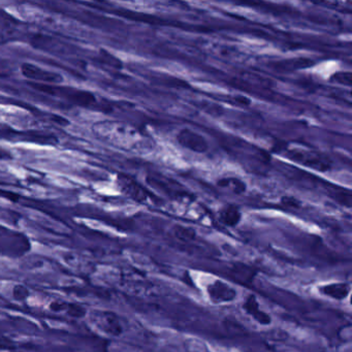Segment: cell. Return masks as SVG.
<instances>
[{"mask_svg": "<svg viewBox=\"0 0 352 352\" xmlns=\"http://www.w3.org/2000/svg\"><path fill=\"white\" fill-rule=\"evenodd\" d=\"M95 135L108 144L126 151H134L142 147L143 137L132 126L115 121H101L92 127Z\"/></svg>", "mask_w": 352, "mask_h": 352, "instance_id": "6da1fadb", "label": "cell"}, {"mask_svg": "<svg viewBox=\"0 0 352 352\" xmlns=\"http://www.w3.org/2000/svg\"><path fill=\"white\" fill-rule=\"evenodd\" d=\"M287 157L297 163L319 171H327L332 168V161L329 156L317 151L292 148L287 151Z\"/></svg>", "mask_w": 352, "mask_h": 352, "instance_id": "7a4b0ae2", "label": "cell"}, {"mask_svg": "<svg viewBox=\"0 0 352 352\" xmlns=\"http://www.w3.org/2000/svg\"><path fill=\"white\" fill-rule=\"evenodd\" d=\"M209 301L214 305H223L233 302L238 292L233 286L221 279H214L206 286Z\"/></svg>", "mask_w": 352, "mask_h": 352, "instance_id": "3957f363", "label": "cell"}, {"mask_svg": "<svg viewBox=\"0 0 352 352\" xmlns=\"http://www.w3.org/2000/svg\"><path fill=\"white\" fill-rule=\"evenodd\" d=\"M21 73L24 78L39 82L37 85H49V86H56L60 83H62L63 78L60 74L50 72L45 68L40 67L37 64L33 63H23L21 65Z\"/></svg>", "mask_w": 352, "mask_h": 352, "instance_id": "277c9868", "label": "cell"}, {"mask_svg": "<svg viewBox=\"0 0 352 352\" xmlns=\"http://www.w3.org/2000/svg\"><path fill=\"white\" fill-rule=\"evenodd\" d=\"M175 138L181 147L196 154L207 153L210 149L208 139L202 134L188 127L180 129Z\"/></svg>", "mask_w": 352, "mask_h": 352, "instance_id": "5b68a950", "label": "cell"}, {"mask_svg": "<svg viewBox=\"0 0 352 352\" xmlns=\"http://www.w3.org/2000/svg\"><path fill=\"white\" fill-rule=\"evenodd\" d=\"M118 186L122 193L136 202H146L150 197V193L135 180L125 174H119L117 179Z\"/></svg>", "mask_w": 352, "mask_h": 352, "instance_id": "8992f818", "label": "cell"}, {"mask_svg": "<svg viewBox=\"0 0 352 352\" xmlns=\"http://www.w3.org/2000/svg\"><path fill=\"white\" fill-rule=\"evenodd\" d=\"M242 308L244 312L259 326L268 327L272 324L273 319L271 314L266 312L259 305V302L255 295H249L246 297V299L243 302Z\"/></svg>", "mask_w": 352, "mask_h": 352, "instance_id": "52a82bcc", "label": "cell"}, {"mask_svg": "<svg viewBox=\"0 0 352 352\" xmlns=\"http://www.w3.org/2000/svg\"><path fill=\"white\" fill-rule=\"evenodd\" d=\"M96 324L103 332H105L111 336L117 337L123 333V329L118 316L113 312H109V311L98 312L97 317H96Z\"/></svg>", "mask_w": 352, "mask_h": 352, "instance_id": "ba28073f", "label": "cell"}, {"mask_svg": "<svg viewBox=\"0 0 352 352\" xmlns=\"http://www.w3.org/2000/svg\"><path fill=\"white\" fill-rule=\"evenodd\" d=\"M321 296L334 301H344L350 296L351 287L346 282H332L318 287Z\"/></svg>", "mask_w": 352, "mask_h": 352, "instance_id": "9c48e42d", "label": "cell"}, {"mask_svg": "<svg viewBox=\"0 0 352 352\" xmlns=\"http://www.w3.org/2000/svg\"><path fill=\"white\" fill-rule=\"evenodd\" d=\"M220 222L227 227H237L243 218L241 209L232 203L224 204L218 212Z\"/></svg>", "mask_w": 352, "mask_h": 352, "instance_id": "30bf717a", "label": "cell"}, {"mask_svg": "<svg viewBox=\"0 0 352 352\" xmlns=\"http://www.w3.org/2000/svg\"><path fill=\"white\" fill-rule=\"evenodd\" d=\"M217 186L222 189H226L233 194H244L247 191V184L243 180L236 177H224L217 181Z\"/></svg>", "mask_w": 352, "mask_h": 352, "instance_id": "8fae6325", "label": "cell"}, {"mask_svg": "<svg viewBox=\"0 0 352 352\" xmlns=\"http://www.w3.org/2000/svg\"><path fill=\"white\" fill-rule=\"evenodd\" d=\"M231 275L233 276L234 280L238 281V282L245 283V284H251L254 278L253 269L241 263H236L231 268Z\"/></svg>", "mask_w": 352, "mask_h": 352, "instance_id": "7c38bea8", "label": "cell"}, {"mask_svg": "<svg viewBox=\"0 0 352 352\" xmlns=\"http://www.w3.org/2000/svg\"><path fill=\"white\" fill-rule=\"evenodd\" d=\"M312 61L306 58H295V59H287L276 63V68L282 72H294V70L302 69L309 67L312 65Z\"/></svg>", "mask_w": 352, "mask_h": 352, "instance_id": "4fadbf2b", "label": "cell"}, {"mask_svg": "<svg viewBox=\"0 0 352 352\" xmlns=\"http://www.w3.org/2000/svg\"><path fill=\"white\" fill-rule=\"evenodd\" d=\"M171 232L173 234L174 238H177L180 241H192L195 239L196 237V231L189 227V226H185V225H181V224H175L173 225Z\"/></svg>", "mask_w": 352, "mask_h": 352, "instance_id": "5bb4252c", "label": "cell"}, {"mask_svg": "<svg viewBox=\"0 0 352 352\" xmlns=\"http://www.w3.org/2000/svg\"><path fill=\"white\" fill-rule=\"evenodd\" d=\"M65 312L68 316H70V317L78 318V319L85 317L87 314L86 308L77 303H67Z\"/></svg>", "mask_w": 352, "mask_h": 352, "instance_id": "9a60e30c", "label": "cell"}, {"mask_svg": "<svg viewBox=\"0 0 352 352\" xmlns=\"http://www.w3.org/2000/svg\"><path fill=\"white\" fill-rule=\"evenodd\" d=\"M331 82L334 84L342 85V86H351V73L350 72H337L332 75Z\"/></svg>", "mask_w": 352, "mask_h": 352, "instance_id": "2e32d148", "label": "cell"}, {"mask_svg": "<svg viewBox=\"0 0 352 352\" xmlns=\"http://www.w3.org/2000/svg\"><path fill=\"white\" fill-rule=\"evenodd\" d=\"M30 296L29 289L23 284H17L13 288V298L18 302L26 301Z\"/></svg>", "mask_w": 352, "mask_h": 352, "instance_id": "e0dca14e", "label": "cell"}, {"mask_svg": "<svg viewBox=\"0 0 352 352\" xmlns=\"http://www.w3.org/2000/svg\"><path fill=\"white\" fill-rule=\"evenodd\" d=\"M281 203H282L285 208L291 209V210H298L301 208V201L297 197L290 196V195H285L281 197Z\"/></svg>", "mask_w": 352, "mask_h": 352, "instance_id": "ac0fdd59", "label": "cell"}, {"mask_svg": "<svg viewBox=\"0 0 352 352\" xmlns=\"http://www.w3.org/2000/svg\"><path fill=\"white\" fill-rule=\"evenodd\" d=\"M66 307H67V302H63V301H54L50 304V309L53 312L65 311Z\"/></svg>", "mask_w": 352, "mask_h": 352, "instance_id": "d6986e66", "label": "cell"}, {"mask_svg": "<svg viewBox=\"0 0 352 352\" xmlns=\"http://www.w3.org/2000/svg\"><path fill=\"white\" fill-rule=\"evenodd\" d=\"M233 99H234V101H236L237 104H239V105H244V107H247V105H250V104H251L250 98L246 97V96H243V95L234 96Z\"/></svg>", "mask_w": 352, "mask_h": 352, "instance_id": "ffe728a7", "label": "cell"}, {"mask_svg": "<svg viewBox=\"0 0 352 352\" xmlns=\"http://www.w3.org/2000/svg\"><path fill=\"white\" fill-rule=\"evenodd\" d=\"M13 352H19V351H13Z\"/></svg>", "mask_w": 352, "mask_h": 352, "instance_id": "44dd1931", "label": "cell"}]
</instances>
